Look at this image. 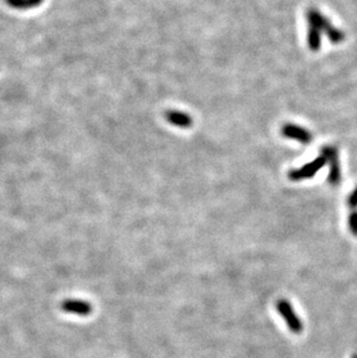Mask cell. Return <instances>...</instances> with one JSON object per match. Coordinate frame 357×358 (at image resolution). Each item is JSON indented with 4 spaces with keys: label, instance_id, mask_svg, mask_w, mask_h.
I'll return each mask as SVG.
<instances>
[{
    "label": "cell",
    "instance_id": "13",
    "mask_svg": "<svg viewBox=\"0 0 357 358\" xmlns=\"http://www.w3.org/2000/svg\"><path fill=\"white\" fill-rule=\"evenodd\" d=\"M348 205L350 208H357V187L348 197Z\"/></svg>",
    "mask_w": 357,
    "mask_h": 358
},
{
    "label": "cell",
    "instance_id": "11",
    "mask_svg": "<svg viewBox=\"0 0 357 358\" xmlns=\"http://www.w3.org/2000/svg\"><path fill=\"white\" fill-rule=\"evenodd\" d=\"M321 155L329 163L334 159H339V151L334 146H324L321 148Z\"/></svg>",
    "mask_w": 357,
    "mask_h": 358
},
{
    "label": "cell",
    "instance_id": "8",
    "mask_svg": "<svg viewBox=\"0 0 357 358\" xmlns=\"http://www.w3.org/2000/svg\"><path fill=\"white\" fill-rule=\"evenodd\" d=\"M308 45L312 51H318L321 46V32L319 29L309 26Z\"/></svg>",
    "mask_w": 357,
    "mask_h": 358
},
{
    "label": "cell",
    "instance_id": "10",
    "mask_svg": "<svg viewBox=\"0 0 357 358\" xmlns=\"http://www.w3.org/2000/svg\"><path fill=\"white\" fill-rule=\"evenodd\" d=\"M326 35H327L329 41L332 43H341L345 40V34H343L342 30L335 28L334 26L326 33Z\"/></svg>",
    "mask_w": 357,
    "mask_h": 358
},
{
    "label": "cell",
    "instance_id": "7",
    "mask_svg": "<svg viewBox=\"0 0 357 358\" xmlns=\"http://www.w3.org/2000/svg\"><path fill=\"white\" fill-rule=\"evenodd\" d=\"M8 6L19 11H27L38 7L43 2V0H6Z\"/></svg>",
    "mask_w": 357,
    "mask_h": 358
},
{
    "label": "cell",
    "instance_id": "12",
    "mask_svg": "<svg viewBox=\"0 0 357 358\" xmlns=\"http://www.w3.org/2000/svg\"><path fill=\"white\" fill-rule=\"evenodd\" d=\"M349 227L353 234L357 235V211H353L349 216Z\"/></svg>",
    "mask_w": 357,
    "mask_h": 358
},
{
    "label": "cell",
    "instance_id": "3",
    "mask_svg": "<svg viewBox=\"0 0 357 358\" xmlns=\"http://www.w3.org/2000/svg\"><path fill=\"white\" fill-rule=\"evenodd\" d=\"M62 310L67 314L77 316H89L93 307L90 303L83 299H66L62 303Z\"/></svg>",
    "mask_w": 357,
    "mask_h": 358
},
{
    "label": "cell",
    "instance_id": "9",
    "mask_svg": "<svg viewBox=\"0 0 357 358\" xmlns=\"http://www.w3.org/2000/svg\"><path fill=\"white\" fill-rule=\"evenodd\" d=\"M329 173L327 181L332 185H338L341 181V170H340V164L339 159H334V160L329 161Z\"/></svg>",
    "mask_w": 357,
    "mask_h": 358
},
{
    "label": "cell",
    "instance_id": "2",
    "mask_svg": "<svg viewBox=\"0 0 357 358\" xmlns=\"http://www.w3.org/2000/svg\"><path fill=\"white\" fill-rule=\"evenodd\" d=\"M326 163H327L326 159L322 157V155H320V157L315 158L311 163L305 164L302 168H297V170H292L289 172V179L292 181H301L304 180V179H311L316 174V172H319L325 166Z\"/></svg>",
    "mask_w": 357,
    "mask_h": 358
},
{
    "label": "cell",
    "instance_id": "4",
    "mask_svg": "<svg viewBox=\"0 0 357 358\" xmlns=\"http://www.w3.org/2000/svg\"><path fill=\"white\" fill-rule=\"evenodd\" d=\"M282 134L289 139H295L302 144H309L312 141V134L305 128L296 126V124H285L282 128Z\"/></svg>",
    "mask_w": 357,
    "mask_h": 358
},
{
    "label": "cell",
    "instance_id": "1",
    "mask_svg": "<svg viewBox=\"0 0 357 358\" xmlns=\"http://www.w3.org/2000/svg\"><path fill=\"white\" fill-rule=\"evenodd\" d=\"M276 309L281 316L285 320L289 329L292 330L295 334H301L303 332V322L299 317L296 315V312L291 304L285 299H279L276 304Z\"/></svg>",
    "mask_w": 357,
    "mask_h": 358
},
{
    "label": "cell",
    "instance_id": "5",
    "mask_svg": "<svg viewBox=\"0 0 357 358\" xmlns=\"http://www.w3.org/2000/svg\"><path fill=\"white\" fill-rule=\"evenodd\" d=\"M306 20H308L310 27L319 29L320 32H324L325 34L333 27L331 21L315 8H310L306 12Z\"/></svg>",
    "mask_w": 357,
    "mask_h": 358
},
{
    "label": "cell",
    "instance_id": "6",
    "mask_svg": "<svg viewBox=\"0 0 357 358\" xmlns=\"http://www.w3.org/2000/svg\"><path fill=\"white\" fill-rule=\"evenodd\" d=\"M165 118H166L168 123L173 124L175 127L183 128V129L193 126V118H191L190 115L182 113V111L168 110L165 113Z\"/></svg>",
    "mask_w": 357,
    "mask_h": 358
}]
</instances>
